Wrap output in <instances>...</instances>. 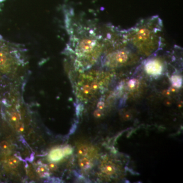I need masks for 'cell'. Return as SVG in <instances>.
Masks as SVG:
<instances>
[{"mask_svg":"<svg viewBox=\"0 0 183 183\" xmlns=\"http://www.w3.org/2000/svg\"><path fill=\"white\" fill-rule=\"evenodd\" d=\"M66 29L69 40L64 50L65 59L73 64L75 69L83 71L96 63L102 51L100 37L90 24L80 20L65 12Z\"/></svg>","mask_w":183,"mask_h":183,"instance_id":"1","label":"cell"},{"mask_svg":"<svg viewBox=\"0 0 183 183\" xmlns=\"http://www.w3.org/2000/svg\"><path fill=\"white\" fill-rule=\"evenodd\" d=\"M162 22L158 17H153L140 22L130 29L127 40L140 55L150 57L161 46Z\"/></svg>","mask_w":183,"mask_h":183,"instance_id":"2","label":"cell"},{"mask_svg":"<svg viewBox=\"0 0 183 183\" xmlns=\"http://www.w3.org/2000/svg\"><path fill=\"white\" fill-rule=\"evenodd\" d=\"M130 55L127 51L120 50L107 56L105 58V61L106 63L113 66L123 65L131 58H130Z\"/></svg>","mask_w":183,"mask_h":183,"instance_id":"3","label":"cell"},{"mask_svg":"<svg viewBox=\"0 0 183 183\" xmlns=\"http://www.w3.org/2000/svg\"><path fill=\"white\" fill-rule=\"evenodd\" d=\"M164 69L163 62L160 58H151L145 64V70L148 75L157 76L161 74Z\"/></svg>","mask_w":183,"mask_h":183,"instance_id":"4","label":"cell"},{"mask_svg":"<svg viewBox=\"0 0 183 183\" xmlns=\"http://www.w3.org/2000/svg\"><path fill=\"white\" fill-rule=\"evenodd\" d=\"M65 155L62 149L56 148L50 152L49 155V158L52 161H57L61 160Z\"/></svg>","mask_w":183,"mask_h":183,"instance_id":"5","label":"cell"},{"mask_svg":"<svg viewBox=\"0 0 183 183\" xmlns=\"http://www.w3.org/2000/svg\"><path fill=\"white\" fill-rule=\"evenodd\" d=\"M37 172L41 178H46L50 176V170L46 165L41 164L39 165L37 168Z\"/></svg>","mask_w":183,"mask_h":183,"instance_id":"6","label":"cell"},{"mask_svg":"<svg viewBox=\"0 0 183 183\" xmlns=\"http://www.w3.org/2000/svg\"><path fill=\"white\" fill-rule=\"evenodd\" d=\"M19 164V161L16 158L12 157L8 160V165L10 168L14 169L16 168Z\"/></svg>","mask_w":183,"mask_h":183,"instance_id":"7","label":"cell"},{"mask_svg":"<svg viewBox=\"0 0 183 183\" xmlns=\"http://www.w3.org/2000/svg\"><path fill=\"white\" fill-rule=\"evenodd\" d=\"M172 83L175 87H180L182 85V79L178 76H173L172 77Z\"/></svg>","mask_w":183,"mask_h":183,"instance_id":"8","label":"cell"},{"mask_svg":"<svg viewBox=\"0 0 183 183\" xmlns=\"http://www.w3.org/2000/svg\"><path fill=\"white\" fill-rule=\"evenodd\" d=\"M0 148L3 151H7L10 148L9 144L6 141H3L0 143Z\"/></svg>","mask_w":183,"mask_h":183,"instance_id":"9","label":"cell"},{"mask_svg":"<svg viewBox=\"0 0 183 183\" xmlns=\"http://www.w3.org/2000/svg\"><path fill=\"white\" fill-rule=\"evenodd\" d=\"M90 165V161L87 158H83L80 162V166L82 168H86Z\"/></svg>","mask_w":183,"mask_h":183,"instance_id":"10","label":"cell"},{"mask_svg":"<svg viewBox=\"0 0 183 183\" xmlns=\"http://www.w3.org/2000/svg\"><path fill=\"white\" fill-rule=\"evenodd\" d=\"M87 152H88V148L85 146H81L78 150V154L82 156H85L87 154Z\"/></svg>","mask_w":183,"mask_h":183,"instance_id":"11","label":"cell"},{"mask_svg":"<svg viewBox=\"0 0 183 183\" xmlns=\"http://www.w3.org/2000/svg\"><path fill=\"white\" fill-rule=\"evenodd\" d=\"M62 151L63 152L64 155H70L72 152L71 148L69 146H67L62 148Z\"/></svg>","mask_w":183,"mask_h":183,"instance_id":"12","label":"cell"},{"mask_svg":"<svg viewBox=\"0 0 183 183\" xmlns=\"http://www.w3.org/2000/svg\"><path fill=\"white\" fill-rule=\"evenodd\" d=\"M47 166H48V169L50 170V171H52V172H54V171H56L57 169H58V166H57V164L56 163H53V162H51V163H49L47 165Z\"/></svg>","mask_w":183,"mask_h":183,"instance_id":"13","label":"cell"},{"mask_svg":"<svg viewBox=\"0 0 183 183\" xmlns=\"http://www.w3.org/2000/svg\"><path fill=\"white\" fill-rule=\"evenodd\" d=\"M20 119V115L17 112H14L11 115V120L14 122H17Z\"/></svg>","mask_w":183,"mask_h":183,"instance_id":"14","label":"cell"},{"mask_svg":"<svg viewBox=\"0 0 183 183\" xmlns=\"http://www.w3.org/2000/svg\"><path fill=\"white\" fill-rule=\"evenodd\" d=\"M16 130L17 131L21 132L23 131L24 129V125L21 122H18L16 124Z\"/></svg>","mask_w":183,"mask_h":183,"instance_id":"15","label":"cell"}]
</instances>
